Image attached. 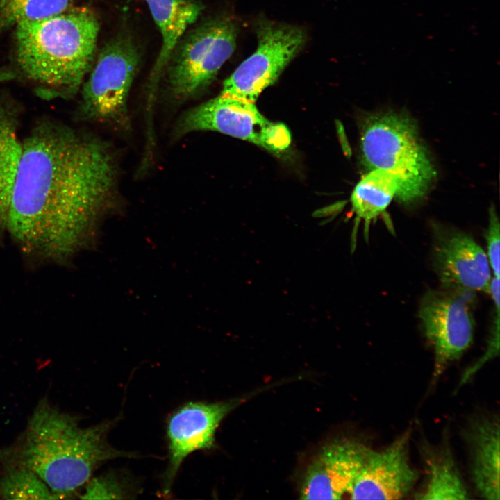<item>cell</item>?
I'll list each match as a JSON object with an SVG mask.
<instances>
[{"mask_svg":"<svg viewBox=\"0 0 500 500\" xmlns=\"http://www.w3.org/2000/svg\"><path fill=\"white\" fill-rule=\"evenodd\" d=\"M106 142L43 119L21 142L6 229L27 251L61 260L117 197Z\"/></svg>","mask_w":500,"mask_h":500,"instance_id":"6da1fadb","label":"cell"},{"mask_svg":"<svg viewBox=\"0 0 500 500\" xmlns=\"http://www.w3.org/2000/svg\"><path fill=\"white\" fill-rule=\"evenodd\" d=\"M112 422L82 428L76 417L40 400L17 444L0 451L5 467L35 472L59 498L86 484L102 463L133 453L113 448L107 440Z\"/></svg>","mask_w":500,"mask_h":500,"instance_id":"7a4b0ae2","label":"cell"},{"mask_svg":"<svg viewBox=\"0 0 500 500\" xmlns=\"http://www.w3.org/2000/svg\"><path fill=\"white\" fill-rule=\"evenodd\" d=\"M17 65L44 97L70 98L81 88L95 53L99 24L85 8L16 26Z\"/></svg>","mask_w":500,"mask_h":500,"instance_id":"3957f363","label":"cell"},{"mask_svg":"<svg viewBox=\"0 0 500 500\" xmlns=\"http://www.w3.org/2000/svg\"><path fill=\"white\" fill-rule=\"evenodd\" d=\"M361 160L369 170L380 169L395 180V197L410 203L421 199L435 177L434 167L407 117L394 112L371 115L363 122Z\"/></svg>","mask_w":500,"mask_h":500,"instance_id":"277c9868","label":"cell"},{"mask_svg":"<svg viewBox=\"0 0 500 500\" xmlns=\"http://www.w3.org/2000/svg\"><path fill=\"white\" fill-rule=\"evenodd\" d=\"M238 28L224 17L203 22L180 40L165 69L170 97L185 102L212 83L235 46Z\"/></svg>","mask_w":500,"mask_h":500,"instance_id":"5b68a950","label":"cell"},{"mask_svg":"<svg viewBox=\"0 0 500 500\" xmlns=\"http://www.w3.org/2000/svg\"><path fill=\"white\" fill-rule=\"evenodd\" d=\"M139 62L138 47L127 35L106 43L81 86V115L116 128H128L127 102Z\"/></svg>","mask_w":500,"mask_h":500,"instance_id":"8992f818","label":"cell"},{"mask_svg":"<svg viewBox=\"0 0 500 500\" xmlns=\"http://www.w3.org/2000/svg\"><path fill=\"white\" fill-rule=\"evenodd\" d=\"M201 131L219 132L274 153L286 150L292 140L288 127L265 117L256 103L220 94L185 112L178 121L175 134Z\"/></svg>","mask_w":500,"mask_h":500,"instance_id":"52a82bcc","label":"cell"},{"mask_svg":"<svg viewBox=\"0 0 500 500\" xmlns=\"http://www.w3.org/2000/svg\"><path fill=\"white\" fill-rule=\"evenodd\" d=\"M257 46L224 81L220 94L254 102L278 78L303 47L306 33L299 26L265 19L256 26Z\"/></svg>","mask_w":500,"mask_h":500,"instance_id":"ba28073f","label":"cell"},{"mask_svg":"<svg viewBox=\"0 0 500 500\" xmlns=\"http://www.w3.org/2000/svg\"><path fill=\"white\" fill-rule=\"evenodd\" d=\"M472 292L443 288L428 290L419 309L424 335L435 355L433 381L470 347L474 333Z\"/></svg>","mask_w":500,"mask_h":500,"instance_id":"9c48e42d","label":"cell"},{"mask_svg":"<svg viewBox=\"0 0 500 500\" xmlns=\"http://www.w3.org/2000/svg\"><path fill=\"white\" fill-rule=\"evenodd\" d=\"M433 262L442 288L488 292L492 270L486 252L467 233L451 228H434Z\"/></svg>","mask_w":500,"mask_h":500,"instance_id":"30bf717a","label":"cell"},{"mask_svg":"<svg viewBox=\"0 0 500 500\" xmlns=\"http://www.w3.org/2000/svg\"><path fill=\"white\" fill-rule=\"evenodd\" d=\"M239 400L224 402H190L174 412L168 420L169 462L164 476L163 492L170 490L181 463L192 452L210 449L221 421Z\"/></svg>","mask_w":500,"mask_h":500,"instance_id":"8fae6325","label":"cell"},{"mask_svg":"<svg viewBox=\"0 0 500 500\" xmlns=\"http://www.w3.org/2000/svg\"><path fill=\"white\" fill-rule=\"evenodd\" d=\"M410 433L381 451L371 449L349 493L351 499H399L412 488L417 472L408 458Z\"/></svg>","mask_w":500,"mask_h":500,"instance_id":"7c38bea8","label":"cell"},{"mask_svg":"<svg viewBox=\"0 0 500 500\" xmlns=\"http://www.w3.org/2000/svg\"><path fill=\"white\" fill-rule=\"evenodd\" d=\"M371 449L353 440L325 446L308 466L301 499H339L349 494Z\"/></svg>","mask_w":500,"mask_h":500,"instance_id":"4fadbf2b","label":"cell"},{"mask_svg":"<svg viewBox=\"0 0 500 500\" xmlns=\"http://www.w3.org/2000/svg\"><path fill=\"white\" fill-rule=\"evenodd\" d=\"M471 453V473L478 494L485 499L499 500V422L494 417H478L466 432Z\"/></svg>","mask_w":500,"mask_h":500,"instance_id":"5bb4252c","label":"cell"},{"mask_svg":"<svg viewBox=\"0 0 500 500\" xmlns=\"http://www.w3.org/2000/svg\"><path fill=\"white\" fill-rule=\"evenodd\" d=\"M162 36V45L149 78V103L169 58L187 28L201 13L199 0H145Z\"/></svg>","mask_w":500,"mask_h":500,"instance_id":"9a60e30c","label":"cell"},{"mask_svg":"<svg viewBox=\"0 0 500 500\" xmlns=\"http://www.w3.org/2000/svg\"><path fill=\"white\" fill-rule=\"evenodd\" d=\"M426 476L417 499H467V488L447 444L423 450Z\"/></svg>","mask_w":500,"mask_h":500,"instance_id":"2e32d148","label":"cell"},{"mask_svg":"<svg viewBox=\"0 0 500 500\" xmlns=\"http://www.w3.org/2000/svg\"><path fill=\"white\" fill-rule=\"evenodd\" d=\"M17 106L0 101V231L6 229L9 207L21 153Z\"/></svg>","mask_w":500,"mask_h":500,"instance_id":"e0dca14e","label":"cell"},{"mask_svg":"<svg viewBox=\"0 0 500 500\" xmlns=\"http://www.w3.org/2000/svg\"><path fill=\"white\" fill-rule=\"evenodd\" d=\"M397 190V183L390 174L380 169L369 170L351 194L353 210L357 217L369 222L386 209Z\"/></svg>","mask_w":500,"mask_h":500,"instance_id":"ac0fdd59","label":"cell"},{"mask_svg":"<svg viewBox=\"0 0 500 500\" xmlns=\"http://www.w3.org/2000/svg\"><path fill=\"white\" fill-rule=\"evenodd\" d=\"M0 476V497L6 499H59L49 486L31 469L6 467Z\"/></svg>","mask_w":500,"mask_h":500,"instance_id":"d6986e66","label":"cell"},{"mask_svg":"<svg viewBox=\"0 0 500 500\" xmlns=\"http://www.w3.org/2000/svg\"><path fill=\"white\" fill-rule=\"evenodd\" d=\"M72 0H0V28L40 20L67 11Z\"/></svg>","mask_w":500,"mask_h":500,"instance_id":"ffe728a7","label":"cell"},{"mask_svg":"<svg viewBox=\"0 0 500 500\" xmlns=\"http://www.w3.org/2000/svg\"><path fill=\"white\" fill-rule=\"evenodd\" d=\"M487 256L494 276L499 277V222L494 208L490 210L489 224L485 233Z\"/></svg>","mask_w":500,"mask_h":500,"instance_id":"44dd1931","label":"cell"},{"mask_svg":"<svg viewBox=\"0 0 500 500\" xmlns=\"http://www.w3.org/2000/svg\"><path fill=\"white\" fill-rule=\"evenodd\" d=\"M122 487L117 480L111 476H105L88 481L81 499H103L106 495L111 498H119L117 495L123 494Z\"/></svg>","mask_w":500,"mask_h":500,"instance_id":"7402d4cb","label":"cell"}]
</instances>
